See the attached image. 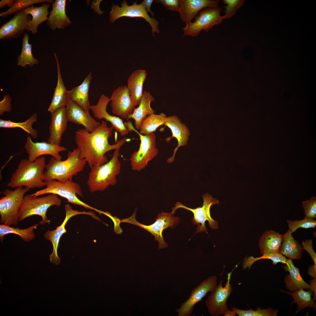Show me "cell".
Returning <instances> with one entry per match:
<instances>
[{
    "label": "cell",
    "instance_id": "6da1fadb",
    "mask_svg": "<svg viewBox=\"0 0 316 316\" xmlns=\"http://www.w3.org/2000/svg\"><path fill=\"white\" fill-rule=\"evenodd\" d=\"M114 128L108 127L102 120L101 125L95 131L89 132L85 129H78L75 132V141L80 151V157L85 159L91 168L94 165H102L108 160L105 154L113 150L119 149L127 141L124 137L116 144L110 145L108 139Z\"/></svg>",
    "mask_w": 316,
    "mask_h": 316
},
{
    "label": "cell",
    "instance_id": "7a4b0ae2",
    "mask_svg": "<svg viewBox=\"0 0 316 316\" xmlns=\"http://www.w3.org/2000/svg\"><path fill=\"white\" fill-rule=\"evenodd\" d=\"M46 158L41 156L33 162L28 159H22L17 168L12 174L7 186L12 188L22 187L30 190L44 187L43 180Z\"/></svg>",
    "mask_w": 316,
    "mask_h": 316
},
{
    "label": "cell",
    "instance_id": "3957f363",
    "mask_svg": "<svg viewBox=\"0 0 316 316\" xmlns=\"http://www.w3.org/2000/svg\"><path fill=\"white\" fill-rule=\"evenodd\" d=\"M80 153L77 147L72 151H68L67 158L64 160L51 157L45 166L44 181H64L72 179L74 176L83 170L87 163L85 159L80 158Z\"/></svg>",
    "mask_w": 316,
    "mask_h": 316
},
{
    "label": "cell",
    "instance_id": "277c9868",
    "mask_svg": "<svg viewBox=\"0 0 316 316\" xmlns=\"http://www.w3.org/2000/svg\"><path fill=\"white\" fill-rule=\"evenodd\" d=\"M119 149L114 150L112 157L102 165L96 164L91 168L87 184L90 192L103 191L117 183L116 176L120 172Z\"/></svg>",
    "mask_w": 316,
    "mask_h": 316
},
{
    "label": "cell",
    "instance_id": "5b68a950",
    "mask_svg": "<svg viewBox=\"0 0 316 316\" xmlns=\"http://www.w3.org/2000/svg\"><path fill=\"white\" fill-rule=\"evenodd\" d=\"M44 182L46 183L45 188L30 195L36 197L47 194H55L66 199L67 202L94 210L100 214H103V211L87 204L77 197L76 195L83 197L82 190L80 185L73 181L72 179L64 181L53 180Z\"/></svg>",
    "mask_w": 316,
    "mask_h": 316
},
{
    "label": "cell",
    "instance_id": "8992f818",
    "mask_svg": "<svg viewBox=\"0 0 316 316\" xmlns=\"http://www.w3.org/2000/svg\"><path fill=\"white\" fill-rule=\"evenodd\" d=\"M61 203V200L57 195L49 194L47 196L35 197L27 195L23 197L20 209L19 221L34 215L41 217L42 220L40 224L44 225L50 223L46 215L48 209L51 207L56 205L59 207Z\"/></svg>",
    "mask_w": 316,
    "mask_h": 316
},
{
    "label": "cell",
    "instance_id": "52a82bcc",
    "mask_svg": "<svg viewBox=\"0 0 316 316\" xmlns=\"http://www.w3.org/2000/svg\"><path fill=\"white\" fill-rule=\"evenodd\" d=\"M30 189L19 187L12 190L6 189L0 199V222L16 226L19 221L20 209L25 194Z\"/></svg>",
    "mask_w": 316,
    "mask_h": 316
},
{
    "label": "cell",
    "instance_id": "ba28073f",
    "mask_svg": "<svg viewBox=\"0 0 316 316\" xmlns=\"http://www.w3.org/2000/svg\"><path fill=\"white\" fill-rule=\"evenodd\" d=\"M124 124L129 131H135L140 137V143L139 148L137 151L133 152L130 160L132 169L140 171L144 169L148 163L158 153V149L156 147V136L153 133L145 135L140 134L134 128L130 121L125 122Z\"/></svg>",
    "mask_w": 316,
    "mask_h": 316
},
{
    "label": "cell",
    "instance_id": "9c48e42d",
    "mask_svg": "<svg viewBox=\"0 0 316 316\" xmlns=\"http://www.w3.org/2000/svg\"><path fill=\"white\" fill-rule=\"evenodd\" d=\"M137 209L135 210L133 214L129 218L120 220L121 223L126 222L139 226L150 233L154 237L155 240L159 243V249L167 248L168 245L165 242L162 236L163 231L170 227L171 229L175 228L178 224L180 218L174 217V214L164 212H162L157 216L155 222L152 224L146 225L138 222L135 219Z\"/></svg>",
    "mask_w": 316,
    "mask_h": 316
},
{
    "label": "cell",
    "instance_id": "30bf717a",
    "mask_svg": "<svg viewBox=\"0 0 316 316\" xmlns=\"http://www.w3.org/2000/svg\"><path fill=\"white\" fill-rule=\"evenodd\" d=\"M202 197L203 202L202 207L192 209L185 206L180 202H177L175 207L172 208L171 212L174 214L176 210L180 208L192 212L193 217L192 218V221L194 225L197 226L196 233L207 231V229L205 225L206 221H208L211 228L212 229H218V222L211 217L210 213V209L212 205L219 204L218 200L207 193L203 194Z\"/></svg>",
    "mask_w": 316,
    "mask_h": 316
},
{
    "label": "cell",
    "instance_id": "8fae6325",
    "mask_svg": "<svg viewBox=\"0 0 316 316\" xmlns=\"http://www.w3.org/2000/svg\"><path fill=\"white\" fill-rule=\"evenodd\" d=\"M221 8H206L200 11L193 22L186 23L182 28L183 36H198L203 30L208 32L214 26L220 24L224 20L221 15Z\"/></svg>",
    "mask_w": 316,
    "mask_h": 316
},
{
    "label": "cell",
    "instance_id": "7c38bea8",
    "mask_svg": "<svg viewBox=\"0 0 316 316\" xmlns=\"http://www.w3.org/2000/svg\"><path fill=\"white\" fill-rule=\"evenodd\" d=\"M137 1H135L132 5L129 6L126 1L124 0L121 4V7L112 4L109 14L110 21L113 23L117 19L123 17L142 18L151 26L154 37V33L159 34L160 31L158 28V21L155 18H151L145 8L141 4H137Z\"/></svg>",
    "mask_w": 316,
    "mask_h": 316
},
{
    "label": "cell",
    "instance_id": "4fadbf2b",
    "mask_svg": "<svg viewBox=\"0 0 316 316\" xmlns=\"http://www.w3.org/2000/svg\"><path fill=\"white\" fill-rule=\"evenodd\" d=\"M232 272L227 274V281L225 286H222L223 281L221 280L205 300V304L208 312L212 316L224 315L229 310L226 303L233 291L230 284Z\"/></svg>",
    "mask_w": 316,
    "mask_h": 316
},
{
    "label": "cell",
    "instance_id": "5bb4252c",
    "mask_svg": "<svg viewBox=\"0 0 316 316\" xmlns=\"http://www.w3.org/2000/svg\"><path fill=\"white\" fill-rule=\"evenodd\" d=\"M217 277L213 275L204 280L192 291L189 298L182 303L175 312L178 316H190L195 305L205 297L209 292H211L217 285Z\"/></svg>",
    "mask_w": 316,
    "mask_h": 316
},
{
    "label": "cell",
    "instance_id": "9a60e30c",
    "mask_svg": "<svg viewBox=\"0 0 316 316\" xmlns=\"http://www.w3.org/2000/svg\"><path fill=\"white\" fill-rule=\"evenodd\" d=\"M65 208L66 217L62 224L57 227L55 230L47 231L44 235L45 239L50 241L53 245L52 253L49 256L50 261L51 263L56 265H58L60 264L61 261V258L59 257L57 253L59 242L61 236L67 232L65 229V226L69 219L71 217L78 214H87L90 215L92 217H94L95 215V214L92 212H81L74 210L68 204L66 205H65Z\"/></svg>",
    "mask_w": 316,
    "mask_h": 316
},
{
    "label": "cell",
    "instance_id": "2e32d148",
    "mask_svg": "<svg viewBox=\"0 0 316 316\" xmlns=\"http://www.w3.org/2000/svg\"><path fill=\"white\" fill-rule=\"evenodd\" d=\"M24 148L28 154V159L30 162L45 155H51L58 160H61L62 157L59 153L67 150L60 145H54L48 142H34L29 136L27 137Z\"/></svg>",
    "mask_w": 316,
    "mask_h": 316
},
{
    "label": "cell",
    "instance_id": "e0dca14e",
    "mask_svg": "<svg viewBox=\"0 0 316 316\" xmlns=\"http://www.w3.org/2000/svg\"><path fill=\"white\" fill-rule=\"evenodd\" d=\"M110 99L112 113L124 119H128L135 106L132 102L126 86H120L114 90Z\"/></svg>",
    "mask_w": 316,
    "mask_h": 316
},
{
    "label": "cell",
    "instance_id": "ac0fdd59",
    "mask_svg": "<svg viewBox=\"0 0 316 316\" xmlns=\"http://www.w3.org/2000/svg\"><path fill=\"white\" fill-rule=\"evenodd\" d=\"M32 19L30 15L25 13L23 10L15 13L14 16L1 25L0 28V39L7 40L18 38L27 29Z\"/></svg>",
    "mask_w": 316,
    "mask_h": 316
},
{
    "label": "cell",
    "instance_id": "d6986e66",
    "mask_svg": "<svg viewBox=\"0 0 316 316\" xmlns=\"http://www.w3.org/2000/svg\"><path fill=\"white\" fill-rule=\"evenodd\" d=\"M110 101V98L102 94L97 103L90 106V109L95 118L99 120L104 119L107 121L110 122L114 128L119 133L121 136H124L128 134L130 131L124 125L122 119L118 117L111 115L107 111V106Z\"/></svg>",
    "mask_w": 316,
    "mask_h": 316
},
{
    "label": "cell",
    "instance_id": "ffe728a7",
    "mask_svg": "<svg viewBox=\"0 0 316 316\" xmlns=\"http://www.w3.org/2000/svg\"><path fill=\"white\" fill-rule=\"evenodd\" d=\"M68 122L82 125L89 132L96 130L101 124L77 104L68 99L66 105Z\"/></svg>",
    "mask_w": 316,
    "mask_h": 316
},
{
    "label": "cell",
    "instance_id": "44dd1931",
    "mask_svg": "<svg viewBox=\"0 0 316 316\" xmlns=\"http://www.w3.org/2000/svg\"><path fill=\"white\" fill-rule=\"evenodd\" d=\"M219 2L217 0H180L178 13L181 20L188 23L192 22L204 8L218 7Z\"/></svg>",
    "mask_w": 316,
    "mask_h": 316
},
{
    "label": "cell",
    "instance_id": "7402d4cb",
    "mask_svg": "<svg viewBox=\"0 0 316 316\" xmlns=\"http://www.w3.org/2000/svg\"><path fill=\"white\" fill-rule=\"evenodd\" d=\"M49 127V136L48 142L59 145L62 136L67 129L68 121L66 107H63L51 113Z\"/></svg>",
    "mask_w": 316,
    "mask_h": 316
},
{
    "label": "cell",
    "instance_id": "603a6c76",
    "mask_svg": "<svg viewBox=\"0 0 316 316\" xmlns=\"http://www.w3.org/2000/svg\"><path fill=\"white\" fill-rule=\"evenodd\" d=\"M164 125L169 128L172 133V136L168 138L167 140L169 141L172 138H175L178 141L177 146L175 148L172 156L167 161V162L170 163L174 162L175 154L178 148L187 145L190 132L186 125L181 123L180 119L176 115L167 117Z\"/></svg>",
    "mask_w": 316,
    "mask_h": 316
},
{
    "label": "cell",
    "instance_id": "cb8c5ba5",
    "mask_svg": "<svg viewBox=\"0 0 316 316\" xmlns=\"http://www.w3.org/2000/svg\"><path fill=\"white\" fill-rule=\"evenodd\" d=\"M66 0H55L51 3L52 9L49 13L47 23L51 30L64 29L71 24L66 12Z\"/></svg>",
    "mask_w": 316,
    "mask_h": 316
},
{
    "label": "cell",
    "instance_id": "d4e9b609",
    "mask_svg": "<svg viewBox=\"0 0 316 316\" xmlns=\"http://www.w3.org/2000/svg\"><path fill=\"white\" fill-rule=\"evenodd\" d=\"M147 75L145 70L140 69L133 71L128 79L126 87L132 102L135 106L139 104L143 92L144 83Z\"/></svg>",
    "mask_w": 316,
    "mask_h": 316
},
{
    "label": "cell",
    "instance_id": "484cf974",
    "mask_svg": "<svg viewBox=\"0 0 316 316\" xmlns=\"http://www.w3.org/2000/svg\"><path fill=\"white\" fill-rule=\"evenodd\" d=\"M90 73L79 86L68 91V98L83 109L89 112L90 106L88 99L89 87L92 79Z\"/></svg>",
    "mask_w": 316,
    "mask_h": 316
},
{
    "label": "cell",
    "instance_id": "4316f807",
    "mask_svg": "<svg viewBox=\"0 0 316 316\" xmlns=\"http://www.w3.org/2000/svg\"><path fill=\"white\" fill-rule=\"evenodd\" d=\"M286 264L284 267V269L289 272V274L284 278L286 288L292 292L300 289L310 290V285L303 279L300 274L299 269L295 266L292 260L288 259Z\"/></svg>",
    "mask_w": 316,
    "mask_h": 316
},
{
    "label": "cell",
    "instance_id": "83f0119b",
    "mask_svg": "<svg viewBox=\"0 0 316 316\" xmlns=\"http://www.w3.org/2000/svg\"><path fill=\"white\" fill-rule=\"evenodd\" d=\"M154 101V98L149 92L143 91L138 107L135 108L133 113L129 115L128 118L134 120L136 129L139 130L142 122L147 116L155 113L150 106L151 102Z\"/></svg>",
    "mask_w": 316,
    "mask_h": 316
},
{
    "label": "cell",
    "instance_id": "f1b7e54d",
    "mask_svg": "<svg viewBox=\"0 0 316 316\" xmlns=\"http://www.w3.org/2000/svg\"><path fill=\"white\" fill-rule=\"evenodd\" d=\"M50 7V3H45L39 7L32 5L23 9L25 13L32 16L31 20L26 29L28 32H31L34 35L37 33L39 25L48 19Z\"/></svg>",
    "mask_w": 316,
    "mask_h": 316
},
{
    "label": "cell",
    "instance_id": "f546056e",
    "mask_svg": "<svg viewBox=\"0 0 316 316\" xmlns=\"http://www.w3.org/2000/svg\"><path fill=\"white\" fill-rule=\"evenodd\" d=\"M54 54L57 64L58 80L51 102L48 109V111L51 113L66 107L68 100V91L66 89L61 77L58 57L55 53Z\"/></svg>",
    "mask_w": 316,
    "mask_h": 316
},
{
    "label": "cell",
    "instance_id": "4dcf8cb0",
    "mask_svg": "<svg viewBox=\"0 0 316 316\" xmlns=\"http://www.w3.org/2000/svg\"><path fill=\"white\" fill-rule=\"evenodd\" d=\"M282 239L283 235L279 233L272 230L266 231L259 240L261 254L279 253Z\"/></svg>",
    "mask_w": 316,
    "mask_h": 316
},
{
    "label": "cell",
    "instance_id": "1f68e13d",
    "mask_svg": "<svg viewBox=\"0 0 316 316\" xmlns=\"http://www.w3.org/2000/svg\"><path fill=\"white\" fill-rule=\"evenodd\" d=\"M289 229L283 235V239L279 253L291 260H299L302 256V247L293 237Z\"/></svg>",
    "mask_w": 316,
    "mask_h": 316
},
{
    "label": "cell",
    "instance_id": "d6a6232c",
    "mask_svg": "<svg viewBox=\"0 0 316 316\" xmlns=\"http://www.w3.org/2000/svg\"><path fill=\"white\" fill-rule=\"evenodd\" d=\"M29 39L28 33H25L22 38L21 53L17 57V65L24 68H26L27 65L32 67L38 63V60L33 56L32 44L29 43Z\"/></svg>",
    "mask_w": 316,
    "mask_h": 316
},
{
    "label": "cell",
    "instance_id": "836d02e7",
    "mask_svg": "<svg viewBox=\"0 0 316 316\" xmlns=\"http://www.w3.org/2000/svg\"><path fill=\"white\" fill-rule=\"evenodd\" d=\"M39 224L34 225L25 229L15 228L8 225L2 224L0 225V239L2 242L4 236L9 233L18 235L24 241L30 242L35 238L34 230L37 229Z\"/></svg>",
    "mask_w": 316,
    "mask_h": 316
},
{
    "label": "cell",
    "instance_id": "e575fe53",
    "mask_svg": "<svg viewBox=\"0 0 316 316\" xmlns=\"http://www.w3.org/2000/svg\"><path fill=\"white\" fill-rule=\"evenodd\" d=\"M37 114L33 113L26 120L23 122H16L9 120L0 119V128H20L30 134L34 139L38 137L37 131L32 127L33 124L36 121Z\"/></svg>",
    "mask_w": 316,
    "mask_h": 316
},
{
    "label": "cell",
    "instance_id": "d590c367",
    "mask_svg": "<svg viewBox=\"0 0 316 316\" xmlns=\"http://www.w3.org/2000/svg\"><path fill=\"white\" fill-rule=\"evenodd\" d=\"M166 118L163 113L158 115L154 114L147 116L142 122L139 133L144 135L153 133L159 127L164 125Z\"/></svg>",
    "mask_w": 316,
    "mask_h": 316
},
{
    "label": "cell",
    "instance_id": "8d00e7d4",
    "mask_svg": "<svg viewBox=\"0 0 316 316\" xmlns=\"http://www.w3.org/2000/svg\"><path fill=\"white\" fill-rule=\"evenodd\" d=\"M283 291L292 297L294 300L292 303H295L297 304L296 312L307 307H313L315 306L313 305V300L311 297L312 292L310 290L305 291L303 289H300L292 292Z\"/></svg>",
    "mask_w": 316,
    "mask_h": 316
},
{
    "label": "cell",
    "instance_id": "74e56055",
    "mask_svg": "<svg viewBox=\"0 0 316 316\" xmlns=\"http://www.w3.org/2000/svg\"><path fill=\"white\" fill-rule=\"evenodd\" d=\"M262 259L271 260L274 265L279 262L286 264L288 260L284 255L280 253H269L264 254L262 256L254 257L250 256L246 258L243 264V268L245 269L247 268L250 269L253 263L255 261Z\"/></svg>",
    "mask_w": 316,
    "mask_h": 316
},
{
    "label": "cell",
    "instance_id": "f35d334b",
    "mask_svg": "<svg viewBox=\"0 0 316 316\" xmlns=\"http://www.w3.org/2000/svg\"><path fill=\"white\" fill-rule=\"evenodd\" d=\"M54 2L52 0H15L13 6L8 10L0 13V16L2 18L5 17L35 4L41 3L51 4Z\"/></svg>",
    "mask_w": 316,
    "mask_h": 316
},
{
    "label": "cell",
    "instance_id": "ab89813d",
    "mask_svg": "<svg viewBox=\"0 0 316 316\" xmlns=\"http://www.w3.org/2000/svg\"><path fill=\"white\" fill-rule=\"evenodd\" d=\"M231 308L239 316H276L279 312L270 308L262 309L260 307L256 310H243L233 307Z\"/></svg>",
    "mask_w": 316,
    "mask_h": 316
},
{
    "label": "cell",
    "instance_id": "60d3db41",
    "mask_svg": "<svg viewBox=\"0 0 316 316\" xmlns=\"http://www.w3.org/2000/svg\"><path fill=\"white\" fill-rule=\"evenodd\" d=\"M286 221L289 229L292 233H294L298 229L300 228H315L316 226V220L305 217L301 220H287Z\"/></svg>",
    "mask_w": 316,
    "mask_h": 316
},
{
    "label": "cell",
    "instance_id": "b9f144b4",
    "mask_svg": "<svg viewBox=\"0 0 316 316\" xmlns=\"http://www.w3.org/2000/svg\"><path fill=\"white\" fill-rule=\"evenodd\" d=\"M224 3L226 5L225 7V14L222 16L224 19H227L233 17L237 10L243 6L244 0H223Z\"/></svg>",
    "mask_w": 316,
    "mask_h": 316
},
{
    "label": "cell",
    "instance_id": "7bdbcfd3",
    "mask_svg": "<svg viewBox=\"0 0 316 316\" xmlns=\"http://www.w3.org/2000/svg\"><path fill=\"white\" fill-rule=\"evenodd\" d=\"M305 217L313 219L316 218V197L312 196L302 202Z\"/></svg>",
    "mask_w": 316,
    "mask_h": 316
},
{
    "label": "cell",
    "instance_id": "ee69618b",
    "mask_svg": "<svg viewBox=\"0 0 316 316\" xmlns=\"http://www.w3.org/2000/svg\"><path fill=\"white\" fill-rule=\"evenodd\" d=\"M154 2L155 3H161L168 10L178 12L180 0H156L154 1Z\"/></svg>",
    "mask_w": 316,
    "mask_h": 316
},
{
    "label": "cell",
    "instance_id": "f6af8a7d",
    "mask_svg": "<svg viewBox=\"0 0 316 316\" xmlns=\"http://www.w3.org/2000/svg\"><path fill=\"white\" fill-rule=\"evenodd\" d=\"M12 98L8 95H5L3 99L0 102V115H3L5 112H9L12 109Z\"/></svg>",
    "mask_w": 316,
    "mask_h": 316
},
{
    "label": "cell",
    "instance_id": "bcb514c9",
    "mask_svg": "<svg viewBox=\"0 0 316 316\" xmlns=\"http://www.w3.org/2000/svg\"><path fill=\"white\" fill-rule=\"evenodd\" d=\"M302 248L306 250L310 255L314 262V265L316 267V254L313 248L312 241L311 239L303 241Z\"/></svg>",
    "mask_w": 316,
    "mask_h": 316
},
{
    "label": "cell",
    "instance_id": "7dc6e473",
    "mask_svg": "<svg viewBox=\"0 0 316 316\" xmlns=\"http://www.w3.org/2000/svg\"><path fill=\"white\" fill-rule=\"evenodd\" d=\"M153 0H144L140 4L146 9L147 12H150L152 16H154V13L150 10V7L153 2Z\"/></svg>",
    "mask_w": 316,
    "mask_h": 316
},
{
    "label": "cell",
    "instance_id": "c3c4849f",
    "mask_svg": "<svg viewBox=\"0 0 316 316\" xmlns=\"http://www.w3.org/2000/svg\"><path fill=\"white\" fill-rule=\"evenodd\" d=\"M15 0H2L0 2V8H3L7 5L9 8L12 7L13 5Z\"/></svg>",
    "mask_w": 316,
    "mask_h": 316
},
{
    "label": "cell",
    "instance_id": "681fc988",
    "mask_svg": "<svg viewBox=\"0 0 316 316\" xmlns=\"http://www.w3.org/2000/svg\"><path fill=\"white\" fill-rule=\"evenodd\" d=\"M316 267L314 265L311 266L309 268L308 273L312 277L316 278Z\"/></svg>",
    "mask_w": 316,
    "mask_h": 316
},
{
    "label": "cell",
    "instance_id": "f907efd6",
    "mask_svg": "<svg viewBox=\"0 0 316 316\" xmlns=\"http://www.w3.org/2000/svg\"><path fill=\"white\" fill-rule=\"evenodd\" d=\"M311 288L310 290L314 293V299H315L316 298V278L310 281Z\"/></svg>",
    "mask_w": 316,
    "mask_h": 316
},
{
    "label": "cell",
    "instance_id": "816d5d0a",
    "mask_svg": "<svg viewBox=\"0 0 316 316\" xmlns=\"http://www.w3.org/2000/svg\"><path fill=\"white\" fill-rule=\"evenodd\" d=\"M236 315V314L233 310H228L224 315V316H235Z\"/></svg>",
    "mask_w": 316,
    "mask_h": 316
}]
</instances>
